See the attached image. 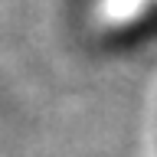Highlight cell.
<instances>
[{"label": "cell", "instance_id": "cell-1", "mask_svg": "<svg viewBox=\"0 0 157 157\" xmlns=\"http://www.w3.org/2000/svg\"><path fill=\"white\" fill-rule=\"evenodd\" d=\"M144 7V0H105V7H101V17L108 23H128L131 17H137Z\"/></svg>", "mask_w": 157, "mask_h": 157}]
</instances>
